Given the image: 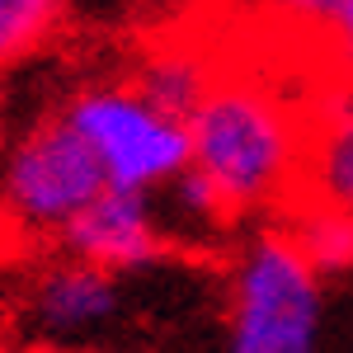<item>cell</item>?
I'll return each instance as SVG.
<instances>
[{
	"instance_id": "cell-1",
	"label": "cell",
	"mask_w": 353,
	"mask_h": 353,
	"mask_svg": "<svg viewBox=\"0 0 353 353\" xmlns=\"http://www.w3.org/2000/svg\"><path fill=\"white\" fill-rule=\"evenodd\" d=\"M306 123L269 81L212 76L189 113V170L231 217L278 208L301 189Z\"/></svg>"
},
{
	"instance_id": "cell-2",
	"label": "cell",
	"mask_w": 353,
	"mask_h": 353,
	"mask_svg": "<svg viewBox=\"0 0 353 353\" xmlns=\"http://www.w3.org/2000/svg\"><path fill=\"white\" fill-rule=\"evenodd\" d=\"M325 321L321 269L292 231H254L231 259L226 339L236 353H311Z\"/></svg>"
},
{
	"instance_id": "cell-3",
	"label": "cell",
	"mask_w": 353,
	"mask_h": 353,
	"mask_svg": "<svg viewBox=\"0 0 353 353\" xmlns=\"http://www.w3.org/2000/svg\"><path fill=\"white\" fill-rule=\"evenodd\" d=\"M104 170L81 132L57 113L10 151L0 174V231L19 250L61 245L71 221L104 193Z\"/></svg>"
},
{
	"instance_id": "cell-4",
	"label": "cell",
	"mask_w": 353,
	"mask_h": 353,
	"mask_svg": "<svg viewBox=\"0 0 353 353\" xmlns=\"http://www.w3.org/2000/svg\"><path fill=\"white\" fill-rule=\"evenodd\" d=\"M61 118L94 151L109 184L156 193L189 170V118L156 104L137 81L90 85L66 99Z\"/></svg>"
},
{
	"instance_id": "cell-5",
	"label": "cell",
	"mask_w": 353,
	"mask_h": 353,
	"mask_svg": "<svg viewBox=\"0 0 353 353\" xmlns=\"http://www.w3.org/2000/svg\"><path fill=\"white\" fill-rule=\"evenodd\" d=\"M57 250L90 259L109 273H132L156 264L170 250V231H165L161 203L151 189H123V184H104V193L71 221V231L61 236Z\"/></svg>"
},
{
	"instance_id": "cell-6",
	"label": "cell",
	"mask_w": 353,
	"mask_h": 353,
	"mask_svg": "<svg viewBox=\"0 0 353 353\" xmlns=\"http://www.w3.org/2000/svg\"><path fill=\"white\" fill-rule=\"evenodd\" d=\"M118 306H123L118 273L61 250V259L28 283L24 321L38 339L71 344V339H90V334L109 330L118 321Z\"/></svg>"
},
{
	"instance_id": "cell-7",
	"label": "cell",
	"mask_w": 353,
	"mask_h": 353,
	"mask_svg": "<svg viewBox=\"0 0 353 353\" xmlns=\"http://www.w3.org/2000/svg\"><path fill=\"white\" fill-rule=\"evenodd\" d=\"M301 198L330 203L353 217V94L330 99L306 123V161H301Z\"/></svg>"
},
{
	"instance_id": "cell-8",
	"label": "cell",
	"mask_w": 353,
	"mask_h": 353,
	"mask_svg": "<svg viewBox=\"0 0 353 353\" xmlns=\"http://www.w3.org/2000/svg\"><path fill=\"white\" fill-rule=\"evenodd\" d=\"M137 85H141L156 104H165L170 113H184V118H189L193 104L208 94L212 71H208V61L198 52H189V48H165V52H156L137 71Z\"/></svg>"
},
{
	"instance_id": "cell-9",
	"label": "cell",
	"mask_w": 353,
	"mask_h": 353,
	"mask_svg": "<svg viewBox=\"0 0 353 353\" xmlns=\"http://www.w3.org/2000/svg\"><path fill=\"white\" fill-rule=\"evenodd\" d=\"M288 231L297 236V245L306 250V259H311L321 273L353 269V217H349V212L306 198Z\"/></svg>"
},
{
	"instance_id": "cell-10",
	"label": "cell",
	"mask_w": 353,
	"mask_h": 353,
	"mask_svg": "<svg viewBox=\"0 0 353 353\" xmlns=\"http://www.w3.org/2000/svg\"><path fill=\"white\" fill-rule=\"evenodd\" d=\"M66 0H0V66H14L38 52L61 24Z\"/></svg>"
},
{
	"instance_id": "cell-11",
	"label": "cell",
	"mask_w": 353,
	"mask_h": 353,
	"mask_svg": "<svg viewBox=\"0 0 353 353\" xmlns=\"http://www.w3.org/2000/svg\"><path fill=\"white\" fill-rule=\"evenodd\" d=\"M231 5L245 10V14H254L259 24H269V28L330 38V28L339 24V14L349 10L353 0H231Z\"/></svg>"
},
{
	"instance_id": "cell-12",
	"label": "cell",
	"mask_w": 353,
	"mask_h": 353,
	"mask_svg": "<svg viewBox=\"0 0 353 353\" xmlns=\"http://www.w3.org/2000/svg\"><path fill=\"white\" fill-rule=\"evenodd\" d=\"M325 48H330V57H334V66H339V71L353 81V5L339 14V24L330 28Z\"/></svg>"
}]
</instances>
